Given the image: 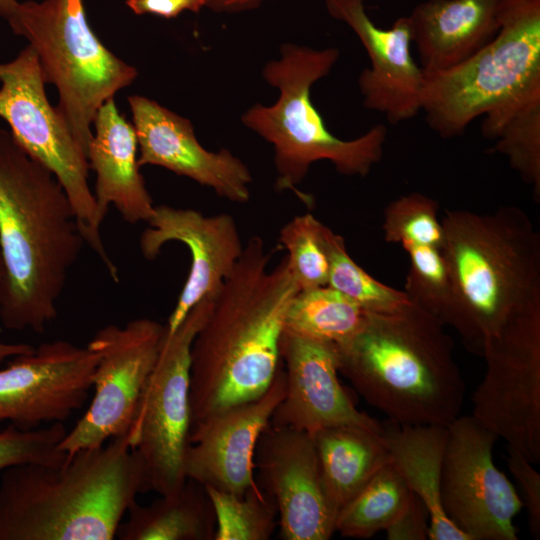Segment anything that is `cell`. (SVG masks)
I'll use <instances>...</instances> for the list:
<instances>
[{
	"label": "cell",
	"instance_id": "f35d334b",
	"mask_svg": "<svg viewBox=\"0 0 540 540\" xmlns=\"http://www.w3.org/2000/svg\"><path fill=\"white\" fill-rule=\"evenodd\" d=\"M3 274V262L0 255V279ZM34 348L26 344H6L0 342V363L9 357H14L20 354L29 353Z\"/></svg>",
	"mask_w": 540,
	"mask_h": 540
},
{
	"label": "cell",
	"instance_id": "30bf717a",
	"mask_svg": "<svg viewBox=\"0 0 540 540\" xmlns=\"http://www.w3.org/2000/svg\"><path fill=\"white\" fill-rule=\"evenodd\" d=\"M212 298L195 305L178 328L165 335L158 359L128 431L144 472V492H177L185 484L184 458L191 431L190 366L193 340Z\"/></svg>",
	"mask_w": 540,
	"mask_h": 540
},
{
	"label": "cell",
	"instance_id": "e0dca14e",
	"mask_svg": "<svg viewBox=\"0 0 540 540\" xmlns=\"http://www.w3.org/2000/svg\"><path fill=\"white\" fill-rule=\"evenodd\" d=\"M141 234L140 249L147 259H155L172 241L190 251L187 279L171 312L166 334H172L189 311L200 301L213 298L232 273L243 253V243L234 218L228 213L204 215L194 209L155 206Z\"/></svg>",
	"mask_w": 540,
	"mask_h": 540
},
{
	"label": "cell",
	"instance_id": "9a60e30c",
	"mask_svg": "<svg viewBox=\"0 0 540 540\" xmlns=\"http://www.w3.org/2000/svg\"><path fill=\"white\" fill-rule=\"evenodd\" d=\"M258 485L274 503L280 538L328 540L338 514L322 478L310 434L269 425L255 452Z\"/></svg>",
	"mask_w": 540,
	"mask_h": 540
},
{
	"label": "cell",
	"instance_id": "4dcf8cb0",
	"mask_svg": "<svg viewBox=\"0 0 540 540\" xmlns=\"http://www.w3.org/2000/svg\"><path fill=\"white\" fill-rule=\"evenodd\" d=\"M325 229L326 225L308 213L293 217L280 231L279 241L287 250V265L298 291L328 283Z\"/></svg>",
	"mask_w": 540,
	"mask_h": 540
},
{
	"label": "cell",
	"instance_id": "1f68e13d",
	"mask_svg": "<svg viewBox=\"0 0 540 540\" xmlns=\"http://www.w3.org/2000/svg\"><path fill=\"white\" fill-rule=\"evenodd\" d=\"M401 246L410 260L404 291L414 304L444 326L450 325L454 298L441 249L414 244Z\"/></svg>",
	"mask_w": 540,
	"mask_h": 540
},
{
	"label": "cell",
	"instance_id": "52a82bcc",
	"mask_svg": "<svg viewBox=\"0 0 540 540\" xmlns=\"http://www.w3.org/2000/svg\"><path fill=\"white\" fill-rule=\"evenodd\" d=\"M6 21L34 48L46 83L57 88L56 107L88 156L98 109L131 85L137 70L99 40L83 0L18 2Z\"/></svg>",
	"mask_w": 540,
	"mask_h": 540
},
{
	"label": "cell",
	"instance_id": "7c38bea8",
	"mask_svg": "<svg viewBox=\"0 0 540 540\" xmlns=\"http://www.w3.org/2000/svg\"><path fill=\"white\" fill-rule=\"evenodd\" d=\"M164 335L165 326L149 318L122 327L109 324L94 334L88 343L99 355L92 380L94 395L60 442L61 451L70 455L100 447L128 433Z\"/></svg>",
	"mask_w": 540,
	"mask_h": 540
},
{
	"label": "cell",
	"instance_id": "3957f363",
	"mask_svg": "<svg viewBox=\"0 0 540 540\" xmlns=\"http://www.w3.org/2000/svg\"><path fill=\"white\" fill-rule=\"evenodd\" d=\"M144 492L142 461L128 434L0 475V540H112Z\"/></svg>",
	"mask_w": 540,
	"mask_h": 540
},
{
	"label": "cell",
	"instance_id": "277c9868",
	"mask_svg": "<svg viewBox=\"0 0 540 540\" xmlns=\"http://www.w3.org/2000/svg\"><path fill=\"white\" fill-rule=\"evenodd\" d=\"M338 347L339 372L371 406L400 425H445L460 415L466 384L453 341L413 302L390 313H368Z\"/></svg>",
	"mask_w": 540,
	"mask_h": 540
},
{
	"label": "cell",
	"instance_id": "9c48e42d",
	"mask_svg": "<svg viewBox=\"0 0 540 540\" xmlns=\"http://www.w3.org/2000/svg\"><path fill=\"white\" fill-rule=\"evenodd\" d=\"M0 117L17 144L48 168L66 192L85 243L99 257L111 278L118 270L107 253L101 217L89 186L86 151L73 135L57 107L46 96L39 58L31 45L10 62L0 63Z\"/></svg>",
	"mask_w": 540,
	"mask_h": 540
},
{
	"label": "cell",
	"instance_id": "f1b7e54d",
	"mask_svg": "<svg viewBox=\"0 0 540 540\" xmlns=\"http://www.w3.org/2000/svg\"><path fill=\"white\" fill-rule=\"evenodd\" d=\"M329 259L327 285L344 294L368 313H390L412 303L405 291L387 286L360 267L348 254L345 240L325 229Z\"/></svg>",
	"mask_w": 540,
	"mask_h": 540
},
{
	"label": "cell",
	"instance_id": "484cf974",
	"mask_svg": "<svg viewBox=\"0 0 540 540\" xmlns=\"http://www.w3.org/2000/svg\"><path fill=\"white\" fill-rule=\"evenodd\" d=\"M482 134L496 143L493 151L509 165L540 200V82L483 115Z\"/></svg>",
	"mask_w": 540,
	"mask_h": 540
},
{
	"label": "cell",
	"instance_id": "d590c367",
	"mask_svg": "<svg viewBox=\"0 0 540 540\" xmlns=\"http://www.w3.org/2000/svg\"><path fill=\"white\" fill-rule=\"evenodd\" d=\"M385 531L388 540L428 539L429 513L422 500L412 493L406 508Z\"/></svg>",
	"mask_w": 540,
	"mask_h": 540
},
{
	"label": "cell",
	"instance_id": "44dd1931",
	"mask_svg": "<svg viewBox=\"0 0 540 540\" xmlns=\"http://www.w3.org/2000/svg\"><path fill=\"white\" fill-rule=\"evenodd\" d=\"M89 143V168L96 174L95 200L104 219L110 205L130 224L146 222L155 205L138 164L136 131L111 98L98 109Z\"/></svg>",
	"mask_w": 540,
	"mask_h": 540
},
{
	"label": "cell",
	"instance_id": "f546056e",
	"mask_svg": "<svg viewBox=\"0 0 540 540\" xmlns=\"http://www.w3.org/2000/svg\"><path fill=\"white\" fill-rule=\"evenodd\" d=\"M216 518L213 540H268L275 526L277 510L261 490L251 489L244 496L204 487Z\"/></svg>",
	"mask_w": 540,
	"mask_h": 540
},
{
	"label": "cell",
	"instance_id": "e575fe53",
	"mask_svg": "<svg viewBox=\"0 0 540 540\" xmlns=\"http://www.w3.org/2000/svg\"><path fill=\"white\" fill-rule=\"evenodd\" d=\"M507 466L520 485L523 506L527 511V522L533 538H540V474L521 453L507 448Z\"/></svg>",
	"mask_w": 540,
	"mask_h": 540
},
{
	"label": "cell",
	"instance_id": "ffe728a7",
	"mask_svg": "<svg viewBox=\"0 0 540 540\" xmlns=\"http://www.w3.org/2000/svg\"><path fill=\"white\" fill-rule=\"evenodd\" d=\"M140 154L139 166L156 165L212 188L236 203L250 199L252 176L229 150H206L191 122L143 96L128 97Z\"/></svg>",
	"mask_w": 540,
	"mask_h": 540
},
{
	"label": "cell",
	"instance_id": "d4e9b609",
	"mask_svg": "<svg viewBox=\"0 0 540 540\" xmlns=\"http://www.w3.org/2000/svg\"><path fill=\"white\" fill-rule=\"evenodd\" d=\"M118 527L120 540H213L216 518L203 485L187 479L148 505L135 501Z\"/></svg>",
	"mask_w": 540,
	"mask_h": 540
},
{
	"label": "cell",
	"instance_id": "d6a6232c",
	"mask_svg": "<svg viewBox=\"0 0 540 540\" xmlns=\"http://www.w3.org/2000/svg\"><path fill=\"white\" fill-rule=\"evenodd\" d=\"M438 209L437 201L418 192L392 200L384 209V240L442 249L444 230L437 216Z\"/></svg>",
	"mask_w": 540,
	"mask_h": 540
},
{
	"label": "cell",
	"instance_id": "8fae6325",
	"mask_svg": "<svg viewBox=\"0 0 540 540\" xmlns=\"http://www.w3.org/2000/svg\"><path fill=\"white\" fill-rule=\"evenodd\" d=\"M472 416L530 463H540V305L512 316L486 339Z\"/></svg>",
	"mask_w": 540,
	"mask_h": 540
},
{
	"label": "cell",
	"instance_id": "ac0fdd59",
	"mask_svg": "<svg viewBox=\"0 0 540 540\" xmlns=\"http://www.w3.org/2000/svg\"><path fill=\"white\" fill-rule=\"evenodd\" d=\"M280 354L285 367V393L270 425L311 436L339 425L381 431V423L358 410L341 385L337 345L283 331Z\"/></svg>",
	"mask_w": 540,
	"mask_h": 540
},
{
	"label": "cell",
	"instance_id": "4316f807",
	"mask_svg": "<svg viewBox=\"0 0 540 540\" xmlns=\"http://www.w3.org/2000/svg\"><path fill=\"white\" fill-rule=\"evenodd\" d=\"M366 314L344 294L321 286L295 294L285 314L283 331L341 346L358 332Z\"/></svg>",
	"mask_w": 540,
	"mask_h": 540
},
{
	"label": "cell",
	"instance_id": "ab89813d",
	"mask_svg": "<svg viewBox=\"0 0 540 540\" xmlns=\"http://www.w3.org/2000/svg\"><path fill=\"white\" fill-rule=\"evenodd\" d=\"M18 5L17 0H0V17L7 20Z\"/></svg>",
	"mask_w": 540,
	"mask_h": 540
},
{
	"label": "cell",
	"instance_id": "83f0119b",
	"mask_svg": "<svg viewBox=\"0 0 540 540\" xmlns=\"http://www.w3.org/2000/svg\"><path fill=\"white\" fill-rule=\"evenodd\" d=\"M411 496L401 475L388 463L339 510L335 530L343 537L370 538L399 517Z\"/></svg>",
	"mask_w": 540,
	"mask_h": 540
},
{
	"label": "cell",
	"instance_id": "8d00e7d4",
	"mask_svg": "<svg viewBox=\"0 0 540 540\" xmlns=\"http://www.w3.org/2000/svg\"><path fill=\"white\" fill-rule=\"evenodd\" d=\"M208 0H126V6L136 15L151 14L166 19L176 18L184 11L198 13Z\"/></svg>",
	"mask_w": 540,
	"mask_h": 540
},
{
	"label": "cell",
	"instance_id": "7402d4cb",
	"mask_svg": "<svg viewBox=\"0 0 540 540\" xmlns=\"http://www.w3.org/2000/svg\"><path fill=\"white\" fill-rule=\"evenodd\" d=\"M501 0H427L408 16L424 74L448 70L487 44L500 27Z\"/></svg>",
	"mask_w": 540,
	"mask_h": 540
},
{
	"label": "cell",
	"instance_id": "2e32d148",
	"mask_svg": "<svg viewBox=\"0 0 540 540\" xmlns=\"http://www.w3.org/2000/svg\"><path fill=\"white\" fill-rule=\"evenodd\" d=\"M284 393L285 376L280 367L261 396L193 425L184 458L186 478L240 497L259 488L254 478L257 443Z\"/></svg>",
	"mask_w": 540,
	"mask_h": 540
},
{
	"label": "cell",
	"instance_id": "8992f818",
	"mask_svg": "<svg viewBox=\"0 0 540 540\" xmlns=\"http://www.w3.org/2000/svg\"><path fill=\"white\" fill-rule=\"evenodd\" d=\"M339 51L316 50L284 44L281 58L266 64V81L280 90L272 106L256 104L243 116L245 126L274 146L277 171L276 188L291 190L309 203L311 198L297 190L310 166L320 160L330 161L335 169L348 176H366L383 156L387 128L371 127L352 140L334 136L312 103V85L329 74Z\"/></svg>",
	"mask_w": 540,
	"mask_h": 540
},
{
	"label": "cell",
	"instance_id": "d6986e66",
	"mask_svg": "<svg viewBox=\"0 0 540 540\" xmlns=\"http://www.w3.org/2000/svg\"><path fill=\"white\" fill-rule=\"evenodd\" d=\"M363 1L325 0V7L354 31L370 59V67L358 79L364 106L392 124L410 120L421 112L425 76L411 53L409 18L399 17L390 28H380Z\"/></svg>",
	"mask_w": 540,
	"mask_h": 540
},
{
	"label": "cell",
	"instance_id": "5b68a950",
	"mask_svg": "<svg viewBox=\"0 0 540 540\" xmlns=\"http://www.w3.org/2000/svg\"><path fill=\"white\" fill-rule=\"evenodd\" d=\"M442 254L454 298L453 327L471 353L514 315L540 305V233L516 206L448 210Z\"/></svg>",
	"mask_w": 540,
	"mask_h": 540
},
{
	"label": "cell",
	"instance_id": "ba28073f",
	"mask_svg": "<svg viewBox=\"0 0 540 540\" xmlns=\"http://www.w3.org/2000/svg\"><path fill=\"white\" fill-rule=\"evenodd\" d=\"M500 27L476 53L445 71L424 74L422 109L442 138L540 82V0H501Z\"/></svg>",
	"mask_w": 540,
	"mask_h": 540
},
{
	"label": "cell",
	"instance_id": "cb8c5ba5",
	"mask_svg": "<svg viewBox=\"0 0 540 540\" xmlns=\"http://www.w3.org/2000/svg\"><path fill=\"white\" fill-rule=\"evenodd\" d=\"M380 432L339 425L312 435L326 491L338 512L389 463Z\"/></svg>",
	"mask_w": 540,
	"mask_h": 540
},
{
	"label": "cell",
	"instance_id": "7a4b0ae2",
	"mask_svg": "<svg viewBox=\"0 0 540 540\" xmlns=\"http://www.w3.org/2000/svg\"><path fill=\"white\" fill-rule=\"evenodd\" d=\"M85 244L57 178L10 131L0 129V321L5 328L45 332Z\"/></svg>",
	"mask_w": 540,
	"mask_h": 540
},
{
	"label": "cell",
	"instance_id": "5bb4252c",
	"mask_svg": "<svg viewBox=\"0 0 540 540\" xmlns=\"http://www.w3.org/2000/svg\"><path fill=\"white\" fill-rule=\"evenodd\" d=\"M98 353L66 340L45 342L0 369V422L22 430L63 423L89 397Z\"/></svg>",
	"mask_w": 540,
	"mask_h": 540
},
{
	"label": "cell",
	"instance_id": "836d02e7",
	"mask_svg": "<svg viewBox=\"0 0 540 540\" xmlns=\"http://www.w3.org/2000/svg\"><path fill=\"white\" fill-rule=\"evenodd\" d=\"M66 433L61 422L30 430L9 424L0 431V473L25 463H62L67 454L59 449V444Z\"/></svg>",
	"mask_w": 540,
	"mask_h": 540
},
{
	"label": "cell",
	"instance_id": "603a6c76",
	"mask_svg": "<svg viewBox=\"0 0 540 540\" xmlns=\"http://www.w3.org/2000/svg\"><path fill=\"white\" fill-rule=\"evenodd\" d=\"M381 436L389 463L401 475L429 513L430 540H470L445 515L441 503V475L448 439L445 425L381 423Z\"/></svg>",
	"mask_w": 540,
	"mask_h": 540
},
{
	"label": "cell",
	"instance_id": "74e56055",
	"mask_svg": "<svg viewBox=\"0 0 540 540\" xmlns=\"http://www.w3.org/2000/svg\"><path fill=\"white\" fill-rule=\"evenodd\" d=\"M264 0H208L206 7L219 13H237L258 7Z\"/></svg>",
	"mask_w": 540,
	"mask_h": 540
},
{
	"label": "cell",
	"instance_id": "4fadbf2b",
	"mask_svg": "<svg viewBox=\"0 0 540 540\" xmlns=\"http://www.w3.org/2000/svg\"><path fill=\"white\" fill-rule=\"evenodd\" d=\"M447 427L440 487L445 515L470 540H517L513 521L523 502L493 462L499 438L472 415H459Z\"/></svg>",
	"mask_w": 540,
	"mask_h": 540
},
{
	"label": "cell",
	"instance_id": "6da1fadb",
	"mask_svg": "<svg viewBox=\"0 0 540 540\" xmlns=\"http://www.w3.org/2000/svg\"><path fill=\"white\" fill-rule=\"evenodd\" d=\"M270 257L264 240L250 237L212 298L191 347L192 426L261 396L281 367L284 318L298 288L286 257L272 269Z\"/></svg>",
	"mask_w": 540,
	"mask_h": 540
}]
</instances>
